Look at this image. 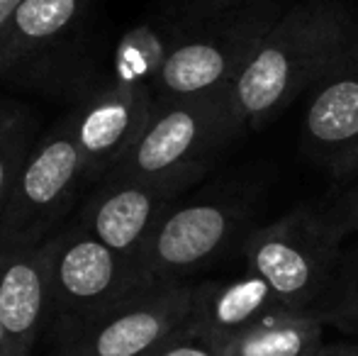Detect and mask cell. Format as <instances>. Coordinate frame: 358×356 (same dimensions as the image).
I'll list each match as a JSON object with an SVG mask.
<instances>
[{"instance_id": "7402d4cb", "label": "cell", "mask_w": 358, "mask_h": 356, "mask_svg": "<svg viewBox=\"0 0 358 356\" xmlns=\"http://www.w3.org/2000/svg\"><path fill=\"white\" fill-rule=\"evenodd\" d=\"M20 5H22V0H0V32H3L5 24L13 20V15L17 13Z\"/></svg>"}, {"instance_id": "7c38bea8", "label": "cell", "mask_w": 358, "mask_h": 356, "mask_svg": "<svg viewBox=\"0 0 358 356\" xmlns=\"http://www.w3.org/2000/svg\"><path fill=\"white\" fill-rule=\"evenodd\" d=\"M54 234L39 244L0 249V327L13 356H34L44 339Z\"/></svg>"}, {"instance_id": "d4e9b609", "label": "cell", "mask_w": 358, "mask_h": 356, "mask_svg": "<svg viewBox=\"0 0 358 356\" xmlns=\"http://www.w3.org/2000/svg\"><path fill=\"white\" fill-rule=\"evenodd\" d=\"M351 347L356 349V354H358V339H354V342H351Z\"/></svg>"}, {"instance_id": "3957f363", "label": "cell", "mask_w": 358, "mask_h": 356, "mask_svg": "<svg viewBox=\"0 0 358 356\" xmlns=\"http://www.w3.org/2000/svg\"><path fill=\"white\" fill-rule=\"evenodd\" d=\"M283 10V0H246L193 20L161 54L149 83L156 103L231 88Z\"/></svg>"}, {"instance_id": "d6986e66", "label": "cell", "mask_w": 358, "mask_h": 356, "mask_svg": "<svg viewBox=\"0 0 358 356\" xmlns=\"http://www.w3.org/2000/svg\"><path fill=\"white\" fill-rule=\"evenodd\" d=\"M327 210H329L334 225L339 227L341 237L346 239L349 234H356L358 232V178L354 180V185Z\"/></svg>"}, {"instance_id": "ac0fdd59", "label": "cell", "mask_w": 358, "mask_h": 356, "mask_svg": "<svg viewBox=\"0 0 358 356\" xmlns=\"http://www.w3.org/2000/svg\"><path fill=\"white\" fill-rule=\"evenodd\" d=\"M151 356H222V349L188 325L183 332L176 334L173 339H169L164 347L156 349Z\"/></svg>"}, {"instance_id": "30bf717a", "label": "cell", "mask_w": 358, "mask_h": 356, "mask_svg": "<svg viewBox=\"0 0 358 356\" xmlns=\"http://www.w3.org/2000/svg\"><path fill=\"white\" fill-rule=\"evenodd\" d=\"M156 98L144 81H117L90 95L73 115L85 180H103L144 132Z\"/></svg>"}, {"instance_id": "603a6c76", "label": "cell", "mask_w": 358, "mask_h": 356, "mask_svg": "<svg viewBox=\"0 0 358 356\" xmlns=\"http://www.w3.org/2000/svg\"><path fill=\"white\" fill-rule=\"evenodd\" d=\"M320 356H358L356 349L351 347V342H339V344H327L324 352Z\"/></svg>"}, {"instance_id": "4fadbf2b", "label": "cell", "mask_w": 358, "mask_h": 356, "mask_svg": "<svg viewBox=\"0 0 358 356\" xmlns=\"http://www.w3.org/2000/svg\"><path fill=\"white\" fill-rule=\"evenodd\" d=\"M271 285L261 276L246 273L229 280H203L195 285V310L190 327L224 349L231 339L280 310Z\"/></svg>"}, {"instance_id": "5bb4252c", "label": "cell", "mask_w": 358, "mask_h": 356, "mask_svg": "<svg viewBox=\"0 0 358 356\" xmlns=\"http://www.w3.org/2000/svg\"><path fill=\"white\" fill-rule=\"evenodd\" d=\"M90 0H22L0 32V76L59 39Z\"/></svg>"}, {"instance_id": "e0dca14e", "label": "cell", "mask_w": 358, "mask_h": 356, "mask_svg": "<svg viewBox=\"0 0 358 356\" xmlns=\"http://www.w3.org/2000/svg\"><path fill=\"white\" fill-rule=\"evenodd\" d=\"M358 308V244L351 249H344L341 262L336 266V273L331 278L329 290L322 298L315 315L324 325H331L336 318L351 313Z\"/></svg>"}, {"instance_id": "52a82bcc", "label": "cell", "mask_w": 358, "mask_h": 356, "mask_svg": "<svg viewBox=\"0 0 358 356\" xmlns=\"http://www.w3.org/2000/svg\"><path fill=\"white\" fill-rule=\"evenodd\" d=\"M83 180V157L76 139L73 115H66L37 139L20 171L0 220V249L39 244L57 234Z\"/></svg>"}, {"instance_id": "6da1fadb", "label": "cell", "mask_w": 358, "mask_h": 356, "mask_svg": "<svg viewBox=\"0 0 358 356\" xmlns=\"http://www.w3.org/2000/svg\"><path fill=\"white\" fill-rule=\"evenodd\" d=\"M358 37L341 0H300L283 10L229 88L244 129H264L307 95L327 66Z\"/></svg>"}, {"instance_id": "9c48e42d", "label": "cell", "mask_w": 358, "mask_h": 356, "mask_svg": "<svg viewBox=\"0 0 358 356\" xmlns=\"http://www.w3.org/2000/svg\"><path fill=\"white\" fill-rule=\"evenodd\" d=\"M302 147L331 178H358V37L307 90Z\"/></svg>"}, {"instance_id": "9a60e30c", "label": "cell", "mask_w": 358, "mask_h": 356, "mask_svg": "<svg viewBox=\"0 0 358 356\" xmlns=\"http://www.w3.org/2000/svg\"><path fill=\"white\" fill-rule=\"evenodd\" d=\"M324 327L317 315L280 308L231 339L222 356H320L327 347Z\"/></svg>"}, {"instance_id": "cb8c5ba5", "label": "cell", "mask_w": 358, "mask_h": 356, "mask_svg": "<svg viewBox=\"0 0 358 356\" xmlns=\"http://www.w3.org/2000/svg\"><path fill=\"white\" fill-rule=\"evenodd\" d=\"M0 356H13V349H10V342L5 337L3 327H0Z\"/></svg>"}, {"instance_id": "44dd1931", "label": "cell", "mask_w": 358, "mask_h": 356, "mask_svg": "<svg viewBox=\"0 0 358 356\" xmlns=\"http://www.w3.org/2000/svg\"><path fill=\"white\" fill-rule=\"evenodd\" d=\"M331 327L341 329L344 334L358 339V308L351 310V313H346V315H341V318H336L334 322H331Z\"/></svg>"}, {"instance_id": "2e32d148", "label": "cell", "mask_w": 358, "mask_h": 356, "mask_svg": "<svg viewBox=\"0 0 358 356\" xmlns=\"http://www.w3.org/2000/svg\"><path fill=\"white\" fill-rule=\"evenodd\" d=\"M37 139V124L27 113L0 110V220Z\"/></svg>"}, {"instance_id": "7a4b0ae2", "label": "cell", "mask_w": 358, "mask_h": 356, "mask_svg": "<svg viewBox=\"0 0 358 356\" xmlns=\"http://www.w3.org/2000/svg\"><path fill=\"white\" fill-rule=\"evenodd\" d=\"M244 132L229 88L156 103L134 147L103 180H149L185 190Z\"/></svg>"}, {"instance_id": "277c9868", "label": "cell", "mask_w": 358, "mask_h": 356, "mask_svg": "<svg viewBox=\"0 0 358 356\" xmlns=\"http://www.w3.org/2000/svg\"><path fill=\"white\" fill-rule=\"evenodd\" d=\"M246 271L261 276L292 313L320 308L344 254V237L327 208H300L254 227L241 244Z\"/></svg>"}, {"instance_id": "8fae6325", "label": "cell", "mask_w": 358, "mask_h": 356, "mask_svg": "<svg viewBox=\"0 0 358 356\" xmlns=\"http://www.w3.org/2000/svg\"><path fill=\"white\" fill-rule=\"evenodd\" d=\"M180 193L173 185L149 180H100L76 220L134 266Z\"/></svg>"}, {"instance_id": "8992f818", "label": "cell", "mask_w": 358, "mask_h": 356, "mask_svg": "<svg viewBox=\"0 0 358 356\" xmlns=\"http://www.w3.org/2000/svg\"><path fill=\"white\" fill-rule=\"evenodd\" d=\"M137 295L142 293L132 264L78 220L54 234L44 325V339L52 347Z\"/></svg>"}, {"instance_id": "5b68a950", "label": "cell", "mask_w": 358, "mask_h": 356, "mask_svg": "<svg viewBox=\"0 0 358 356\" xmlns=\"http://www.w3.org/2000/svg\"><path fill=\"white\" fill-rule=\"evenodd\" d=\"M251 203L239 193H210L176 203L144 244L134 271L139 293L190 283L251 234Z\"/></svg>"}, {"instance_id": "ffe728a7", "label": "cell", "mask_w": 358, "mask_h": 356, "mask_svg": "<svg viewBox=\"0 0 358 356\" xmlns=\"http://www.w3.org/2000/svg\"><path fill=\"white\" fill-rule=\"evenodd\" d=\"M246 0H178L180 10H183V17L188 22L200 17H208V15L222 13L227 8H234V5H241Z\"/></svg>"}, {"instance_id": "ba28073f", "label": "cell", "mask_w": 358, "mask_h": 356, "mask_svg": "<svg viewBox=\"0 0 358 356\" xmlns=\"http://www.w3.org/2000/svg\"><path fill=\"white\" fill-rule=\"evenodd\" d=\"M195 285L149 290L54 344L47 356H151L193 320Z\"/></svg>"}]
</instances>
